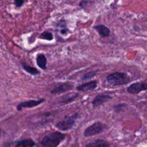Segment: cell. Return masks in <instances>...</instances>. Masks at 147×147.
Wrapping results in <instances>:
<instances>
[{
  "label": "cell",
  "instance_id": "6da1fadb",
  "mask_svg": "<svg viewBox=\"0 0 147 147\" xmlns=\"http://www.w3.org/2000/svg\"><path fill=\"white\" fill-rule=\"evenodd\" d=\"M65 134L60 132H51L42 138L41 144L45 147H57L65 140Z\"/></svg>",
  "mask_w": 147,
  "mask_h": 147
},
{
  "label": "cell",
  "instance_id": "7a4b0ae2",
  "mask_svg": "<svg viewBox=\"0 0 147 147\" xmlns=\"http://www.w3.org/2000/svg\"><path fill=\"white\" fill-rule=\"evenodd\" d=\"M106 80L111 86H117L127 84L131 81V78L126 73L117 72L109 75L106 77Z\"/></svg>",
  "mask_w": 147,
  "mask_h": 147
},
{
  "label": "cell",
  "instance_id": "3957f363",
  "mask_svg": "<svg viewBox=\"0 0 147 147\" xmlns=\"http://www.w3.org/2000/svg\"><path fill=\"white\" fill-rule=\"evenodd\" d=\"M106 126L103 124V123L99 121L96 122V123L89 126L88 128H86V130L84 131V136L86 137H88V136L99 134L102 133L103 131L106 130Z\"/></svg>",
  "mask_w": 147,
  "mask_h": 147
},
{
  "label": "cell",
  "instance_id": "277c9868",
  "mask_svg": "<svg viewBox=\"0 0 147 147\" xmlns=\"http://www.w3.org/2000/svg\"><path fill=\"white\" fill-rule=\"evenodd\" d=\"M76 118V116H67V117L65 118L63 120L56 124V128L63 131L70 130L74 126Z\"/></svg>",
  "mask_w": 147,
  "mask_h": 147
},
{
  "label": "cell",
  "instance_id": "5b68a950",
  "mask_svg": "<svg viewBox=\"0 0 147 147\" xmlns=\"http://www.w3.org/2000/svg\"><path fill=\"white\" fill-rule=\"evenodd\" d=\"M146 82H136L127 88V92L131 94H138L140 92L146 90Z\"/></svg>",
  "mask_w": 147,
  "mask_h": 147
},
{
  "label": "cell",
  "instance_id": "8992f818",
  "mask_svg": "<svg viewBox=\"0 0 147 147\" xmlns=\"http://www.w3.org/2000/svg\"><path fill=\"white\" fill-rule=\"evenodd\" d=\"M43 102H45V99L43 98L40 99V100H27V101L21 102V103L17 105V109L18 111H21L24 108L35 107V106L42 103Z\"/></svg>",
  "mask_w": 147,
  "mask_h": 147
},
{
  "label": "cell",
  "instance_id": "52a82bcc",
  "mask_svg": "<svg viewBox=\"0 0 147 147\" xmlns=\"http://www.w3.org/2000/svg\"><path fill=\"white\" fill-rule=\"evenodd\" d=\"M111 98H112L111 96H109V95L99 94L95 98L94 100H93V102H92V103H93V107H96V106H100V105L103 104V103L111 100Z\"/></svg>",
  "mask_w": 147,
  "mask_h": 147
},
{
  "label": "cell",
  "instance_id": "ba28073f",
  "mask_svg": "<svg viewBox=\"0 0 147 147\" xmlns=\"http://www.w3.org/2000/svg\"><path fill=\"white\" fill-rule=\"evenodd\" d=\"M98 83L96 81H90L88 82V83H83V84L80 85L77 88V90L79 91L86 92L89 91V90H93L97 88Z\"/></svg>",
  "mask_w": 147,
  "mask_h": 147
},
{
  "label": "cell",
  "instance_id": "9c48e42d",
  "mask_svg": "<svg viewBox=\"0 0 147 147\" xmlns=\"http://www.w3.org/2000/svg\"><path fill=\"white\" fill-rule=\"evenodd\" d=\"M73 88V85L70 84V83H63V84L60 85V86H57V88L53 89L51 91L52 94H57V93H64V92L69 91V90H72Z\"/></svg>",
  "mask_w": 147,
  "mask_h": 147
},
{
  "label": "cell",
  "instance_id": "30bf717a",
  "mask_svg": "<svg viewBox=\"0 0 147 147\" xmlns=\"http://www.w3.org/2000/svg\"><path fill=\"white\" fill-rule=\"evenodd\" d=\"M109 142L103 139H96L87 144L86 147H109Z\"/></svg>",
  "mask_w": 147,
  "mask_h": 147
},
{
  "label": "cell",
  "instance_id": "8fae6325",
  "mask_svg": "<svg viewBox=\"0 0 147 147\" xmlns=\"http://www.w3.org/2000/svg\"><path fill=\"white\" fill-rule=\"evenodd\" d=\"M94 29L98 32V34H100V37H107V36H109V34H110V30H109V27H107L105 25L100 24V25L95 26Z\"/></svg>",
  "mask_w": 147,
  "mask_h": 147
},
{
  "label": "cell",
  "instance_id": "7c38bea8",
  "mask_svg": "<svg viewBox=\"0 0 147 147\" xmlns=\"http://www.w3.org/2000/svg\"><path fill=\"white\" fill-rule=\"evenodd\" d=\"M36 61L39 67L42 70H45L47 67V58L44 54H38L36 57Z\"/></svg>",
  "mask_w": 147,
  "mask_h": 147
},
{
  "label": "cell",
  "instance_id": "4fadbf2b",
  "mask_svg": "<svg viewBox=\"0 0 147 147\" xmlns=\"http://www.w3.org/2000/svg\"><path fill=\"white\" fill-rule=\"evenodd\" d=\"M34 145L35 142L34 141L30 139H27L19 141L14 147H34Z\"/></svg>",
  "mask_w": 147,
  "mask_h": 147
},
{
  "label": "cell",
  "instance_id": "5bb4252c",
  "mask_svg": "<svg viewBox=\"0 0 147 147\" xmlns=\"http://www.w3.org/2000/svg\"><path fill=\"white\" fill-rule=\"evenodd\" d=\"M21 65H22V66L23 69H24L26 72H27L28 73H30V74L32 75V76H36V75L40 74V72H39L37 69L34 68V67H31V66L28 65L27 63H24V62H22Z\"/></svg>",
  "mask_w": 147,
  "mask_h": 147
},
{
  "label": "cell",
  "instance_id": "9a60e30c",
  "mask_svg": "<svg viewBox=\"0 0 147 147\" xmlns=\"http://www.w3.org/2000/svg\"><path fill=\"white\" fill-rule=\"evenodd\" d=\"M78 96V94H77V93H69V94H67L66 96L62 97L63 98L60 100V103H64V104L70 103V102L74 100Z\"/></svg>",
  "mask_w": 147,
  "mask_h": 147
},
{
  "label": "cell",
  "instance_id": "2e32d148",
  "mask_svg": "<svg viewBox=\"0 0 147 147\" xmlns=\"http://www.w3.org/2000/svg\"><path fill=\"white\" fill-rule=\"evenodd\" d=\"M40 39H43V40H48V41H51L53 40V35L51 32L47 31H45L44 32L42 33L40 36H39Z\"/></svg>",
  "mask_w": 147,
  "mask_h": 147
},
{
  "label": "cell",
  "instance_id": "e0dca14e",
  "mask_svg": "<svg viewBox=\"0 0 147 147\" xmlns=\"http://www.w3.org/2000/svg\"><path fill=\"white\" fill-rule=\"evenodd\" d=\"M96 73H97V71H90L89 72V73H86V75H84V76H83V78H82V79L85 80H88V79H90L94 77V76H96Z\"/></svg>",
  "mask_w": 147,
  "mask_h": 147
},
{
  "label": "cell",
  "instance_id": "ac0fdd59",
  "mask_svg": "<svg viewBox=\"0 0 147 147\" xmlns=\"http://www.w3.org/2000/svg\"><path fill=\"white\" fill-rule=\"evenodd\" d=\"M24 3V1H22V0H16V1H14V4H15V6L17 7H20L22 6V4Z\"/></svg>",
  "mask_w": 147,
  "mask_h": 147
},
{
  "label": "cell",
  "instance_id": "d6986e66",
  "mask_svg": "<svg viewBox=\"0 0 147 147\" xmlns=\"http://www.w3.org/2000/svg\"><path fill=\"white\" fill-rule=\"evenodd\" d=\"M88 3H89V1H81V2L80 3V7H86V4H88Z\"/></svg>",
  "mask_w": 147,
  "mask_h": 147
}]
</instances>
